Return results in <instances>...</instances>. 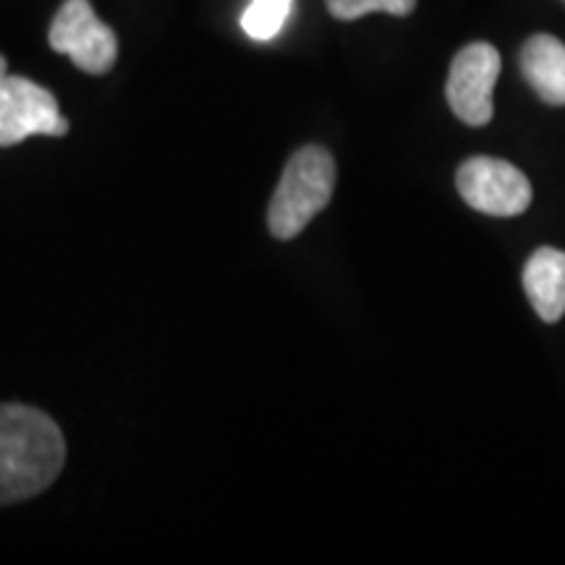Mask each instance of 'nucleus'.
<instances>
[{
    "instance_id": "9",
    "label": "nucleus",
    "mask_w": 565,
    "mask_h": 565,
    "mask_svg": "<svg viewBox=\"0 0 565 565\" xmlns=\"http://www.w3.org/2000/svg\"><path fill=\"white\" fill-rule=\"evenodd\" d=\"M291 6L294 0H252L249 9L242 17L244 32L257 42L273 40L286 24Z\"/></svg>"
},
{
    "instance_id": "5",
    "label": "nucleus",
    "mask_w": 565,
    "mask_h": 565,
    "mask_svg": "<svg viewBox=\"0 0 565 565\" xmlns=\"http://www.w3.org/2000/svg\"><path fill=\"white\" fill-rule=\"evenodd\" d=\"M66 131L68 121L61 116L51 89L24 76L9 74L0 79V147L21 145L34 134L66 137Z\"/></svg>"
},
{
    "instance_id": "7",
    "label": "nucleus",
    "mask_w": 565,
    "mask_h": 565,
    "mask_svg": "<svg viewBox=\"0 0 565 565\" xmlns=\"http://www.w3.org/2000/svg\"><path fill=\"white\" fill-rule=\"evenodd\" d=\"M521 74L547 105H565V45L553 34H534L519 55Z\"/></svg>"
},
{
    "instance_id": "1",
    "label": "nucleus",
    "mask_w": 565,
    "mask_h": 565,
    "mask_svg": "<svg viewBox=\"0 0 565 565\" xmlns=\"http://www.w3.org/2000/svg\"><path fill=\"white\" fill-rule=\"evenodd\" d=\"M66 463L61 427L40 408L0 406V505L45 492Z\"/></svg>"
},
{
    "instance_id": "10",
    "label": "nucleus",
    "mask_w": 565,
    "mask_h": 565,
    "mask_svg": "<svg viewBox=\"0 0 565 565\" xmlns=\"http://www.w3.org/2000/svg\"><path fill=\"white\" fill-rule=\"evenodd\" d=\"M330 17L338 21H356L366 13H391V17H408L416 9V0H324Z\"/></svg>"
},
{
    "instance_id": "2",
    "label": "nucleus",
    "mask_w": 565,
    "mask_h": 565,
    "mask_svg": "<svg viewBox=\"0 0 565 565\" xmlns=\"http://www.w3.org/2000/svg\"><path fill=\"white\" fill-rule=\"evenodd\" d=\"M335 192V160L322 147L309 145L291 154L275 189L267 225L280 242H291L328 207Z\"/></svg>"
},
{
    "instance_id": "8",
    "label": "nucleus",
    "mask_w": 565,
    "mask_h": 565,
    "mask_svg": "<svg viewBox=\"0 0 565 565\" xmlns=\"http://www.w3.org/2000/svg\"><path fill=\"white\" fill-rule=\"evenodd\" d=\"M524 291L547 324L565 315V252L542 246L524 267Z\"/></svg>"
},
{
    "instance_id": "6",
    "label": "nucleus",
    "mask_w": 565,
    "mask_h": 565,
    "mask_svg": "<svg viewBox=\"0 0 565 565\" xmlns=\"http://www.w3.org/2000/svg\"><path fill=\"white\" fill-rule=\"evenodd\" d=\"M500 53L487 42H471L450 63L448 97L450 110L466 126H487L492 118V92L500 76Z\"/></svg>"
},
{
    "instance_id": "12",
    "label": "nucleus",
    "mask_w": 565,
    "mask_h": 565,
    "mask_svg": "<svg viewBox=\"0 0 565 565\" xmlns=\"http://www.w3.org/2000/svg\"><path fill=\"white\" fill-rule=\"evenodd\" d=\"M563 3H565V0H563Z\"/></svg>"
},
{
    "instance_id": "4",
    "label": "nucleus",
    "mask_w": 565,
    "mask_h": 565,
    "mask_svg": "<svg viewBox=\"0 0 565 565\" xmlns=\"http://www.w3.org/2000/svg\"><path fill=\"white\" fill-rule=\"evenodd\" d=\"M47 42L55 53L68 55L84 74H108L118 58L116 32L97 19L89 0H66L55 13Z\"/></svg>"
},
{
    "instance_id": "3",
    "label": "nucleus",
    "mask_w": 565,
    "mask_h": 565,
    "mask_svg": "<svg viewBox=\"0 0 565 565\" xmlns=\"http://www.w3.org/2000/svg\"><path fill=\"white\" fill-rule=\"evenodd\" d=\"M456 186L463 202L482 215L515 217L532 204V183L519 168L500 158H469L458 168Z\"/></svg>"
},
{
    "instance_id": "11",
    "label": "nucleus",
    "mask_w": 565,
    "mask_h": 565,
    "mask_svg": "<svg viewBox=\"0 0 565 565\" xmlns=\"http://www.w3.org/2000/svg\"><path fill=\"white\" fill-rule=\"evenodd\" d=\"M3 76H9V63H6L3 55H0V79H3Z\"/></svg>"
}]
</instances>
